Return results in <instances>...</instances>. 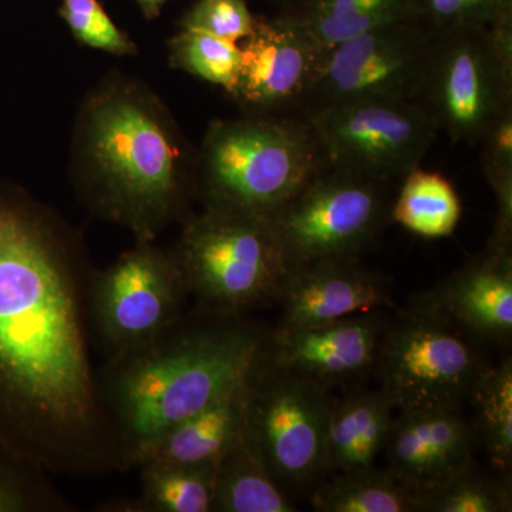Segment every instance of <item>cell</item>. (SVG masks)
Wrapping results in <instances>:
<instances>
[{"mask_svg":"<svg viewBox=\"0 0 512 512\" xmlns=\"http://www.w3.org/2000/svg\"><path fill=\"white\" fill-rule=\"evenodd\" d=\"M330 406L328 389L276 365L268 349L248 377L242 443L289 495L329 477Z\"/></svg>","mask_w":512,"mask_h":512,"instance_id":"cell-6","label":"cell"},{"mask_svg":"<svg viewBox=\"0 0 512 512\" xmlns=\"http://www.w3.org/2000/svg\"><path fill=\"white\" fill-rule=\"evenodd\" d=\"M170 249L195 305L231 315L275 303L288 269L268 218L256 215L202 208Z\"/></svg>","mask_w":512,"mask_h":512,"instance_id":"cell-5","label":"cell"},{"mask_svg":"<svg viewBox=\"0 0 512 512\" xmlns=\"http://www.w3.org/2000/svg\"><path fill=\"white\" fill-rule=\"evenodd\" d=\"M468 402L474 407V437L483 444L498 473L511 474L512 466V360L504 357L487 366L478 377Z\"/></svg>","mask_w":512,"mask_h":512,"instance_id":"cell-25","label":"cell"},{"mask_svg":"<svg viewBox=\"0 0 512 512\" xmlns=\"http://www.w3.org/2000/svg\"><path fill=\"white\" fill-rule=\"evenodd\" d=\"M397 312L377 365L394 409H461L487 367L476 345L440 320Z\"/></svg>","mask_w":512,"mask_h":512,"instance_id":"cell-9","label":"cell"},{"mask_svg":"<svg viewBox=\"0 0 512 512\" xmlns=\"http://www.w3.org/2000/svg\"><path fill=\"white\" fill-rule=\"evenodd\" d=\"M306 119L326 167L392 185L419 167L440 131L423 107L407 101L340 104Z\"/></svg>","mask_w":512,"mask_h":512,"instance_id":"cell-10","label":"cell"},{"mask_svg":"<svg viewBox=\"0 0 512 512\" xmlns=\"http://www.w3.org/2000/svg\"><path fill=\"white\" fill-rule=\"evenodd\" d=\"M269 336L245 315L195 305L156 338L110 355L97 379L124 471L140 467L165 431L247 382Z\"/></svg>","mask_w":512,"mask_h":512,"instance_id":"cell-3","label":"cell"},{"mask_svg":"<svg viewBox=\"0 0 512 512\" xmlns=\"http://www.w3.org/2000/svg\"><path fill=\"white\" fill-rule=\"evenodd\" d=\"M217 464H177L150 460L141 464L140 500L113 501L101 511L212 512Z\"/></svg>","mask_w":512,"mask_h":512,"instance_id":"cell-21","label":"cell"},{"mask_svg":"<svg viewBox=\"0 0 512 512\" xmlns=\"http://www.w3.org/2000/svg\"><path fill=\"white\" fill-rule=\"evenodd\" d=\"M74 187L87 210L136 241L192 215L198 150L147 84L111 74L87 94L72 146Z\"/></svg>","mask_w":512,"mask_h":512,"instance_id":"cell-2","label":"cell"},{"mask_svg":"<svg viewBox=\"0 0 512 512\" xmlns=\"http://www.w3.org/2000/svg\"><path fill=\"white\" fill-rule=\"evenodd\" d=\"M168 60L174 69L221 87L228 96L237 87L241 69L239 43L200 30L181 29L168 42Z\"/></svg>","mask_w":512,"mask_h":512,"instance_id":"cell-26","label":"cell"},{"mask_svg":"<svg viewBox=\"0 0 512 512\" xmlns=\"http://www.w3.org/2000/svg\"><path fill=\"white\" fill-rule=\"evenodd\" d=\"M394 406L383 389L352 386L332 399L328 429L329 476L375 466L394 420Z\"/></svg>","mask_w":512,"mask_h":512,"instance_id":"cell-18","label":"cell"},{"mask_svg":"<svg viewBox=\"0 0 512 512\" xmlns=\"http://www.w3.org/2000/svg\"><path fill=\"white\" fill-rule=\"evenodd\" d=\"M325 167L301 114L215 120L198 150L197 201L205 210L269 218Z\"/></svg>","mask_w":512,"mask_h":512,"instance_id":"cell-4","label":"cell"},{"mask_svg":"<svg viewBox=\"0 0 512 512\" xmlns=\"http://www.w3.org/2000/svg\"><path fill=\"white\" fill-rule=\"evenodd\" d=\"M136 2L138 8L143 12L144 18L153 20L160 16L161 10H163L168 0H136Z\"/></svg>","mask_w":512,"mask_h":512,"instance_id":"cell-33","label":"cell"},{"mask_svg":"<svg viewBox=\"0 0 512 512\" xmlns=\"http://www.w3.org/2000/svg\"><path fill=\"white\" fill-rule=\"evenodd\" d=\"M94 268L52 208L0 184V453L39 473H123L89 343Z\"/></svg>","mask_w":512,"mask_h":512,"instance_id":"cell-1","label":"cell"},{"mask_svg":"<svg viewBox=\"0 0 512 512\" xmlns=\"http://www.w3.org/2000/svg\"><path fill=\"white\" fill-rule=\"evenodd\" d=\"M386 328L380 309L312 328L279 326L271 330L268 355L276 365L325 389L352 387L377 372Z\"/></svg>","mask_w":512,"mask_h":512,"instance_id":"cell-15","label":"cell"},{"mask_svg":"<svg viewBox=\"0 0 512 512\" xmlns=\"http://www.w3.org/2000/svg\"><path fill=\"white\" fill-rule=\"evenodd\" d=\"M255 22L245 0H198L181 19L180 28L239 43L254 32Z\"/></svg>","mask_w":512,"mask_h":512,"instance_id":"cell-31","label":"cell"},{"mask_svg":"<svg viewBox=\"0 0 512 512\" xmlns=\"http://www.w3.org/2000/svg\"><path fill=\"white\" fill-rule=\"evenodd\" d=\"M420 18L436 30L490 28L512 16V0H416Z\"/></svg>","mask_w":512,"mask_h":512,"instance_id":"cell-30","label":"cell"},{"mask_svg":"<svg viewBox=\"0 0 512 512\" xmlns=\"http://www.w3.org/2000/svg\"><path fill=\"white\" fill-rule=\"evenodd\" d=\"M72 511L46 474L0 453V512Z\"/></svg>","mask_w":512,"mask_h":512,"instance_id":"cell-28","label":"cell"},{"mask_svg":"<svg viewBox=\"0 0 512 512\" xmlns=\"http://www.w3.org/2000/svg\"><path fill=\"white\" fill-rule=\"evenodd\" d=\"M439 32L420 16L397 20L323 53L302 116L359 101L416 103Z\"/></svg>","mask_w":512,"mask_h":512,"instance_id":"cell-8","label":"cell"},{"mask_svg":"<svg viewBox=\"0 0 512 512\" xmlns=\"http://www.w3.org/2000/svg\"><path fill=\"white\" fill-rule=\"evenodd\" d=\"M463 214L454 185L437 171L416 167L402 180L390 220L423 238L450 237Z\"/></svg>","mask_w":512,"mask_h":512,"instance_id":"cell-24","label":"cell"},{"mask_svg":"<svg viewBox=\"0 0 512 512\" xmlns=\"http://www.w3.org/2000/svg\"><path fill=\"white\" fill-rule=\"evenodd\" d=\"M284 2L289 3V2H291V0H284Z\"/></svg>","mask_w":512,"mask_h":512,"instance_id":"cell-34","label":"cell"},{"mask_svg":"<svg viewBox=\"0 0 512 512\" xmlns=\"http://www.w3.org/2000/svg\"><path fill=\"white\" fill-rule=\"evenodd\" d=\"M59 16L80 45L114 56L138 52L136 43L114 23L99 0H62Z\"/></svg>","mask_w":512,"mask_h":512,"instance_id":"cell-29","label":"cell"},{"mask_svg":"<svg viewBox=\"0 0 512 512\" xmlns=\"http://www.w3.org/2000/svg\"><path fill=\"white\" fill-rule=\"evenodd\" d=\"M476 440L461 409L403 410L387 437V470L400 483L424 494L474 463Z\"/></svg>","mask_w":512,"mask_h":512,"instance_id":"cell-17","label":"cell"},{"mask_svg":"<svg viewBox=\"0 0 512 512\" xmlns=\"http://www.w3.org/2000/svg\"><path fill=\"white\" fill-rule=\"evenodd\" d=\"M281 15L322 50L397 20L420 16L416 0H291Z\"/></svg>","mask_w":512,"mask_h":512,"instance_id":"cell-20","label":"cell"},{"mask_svg":"<svg viewBox=\"0 0 512 512\" xmlns=\"http://www.w3.org/2000/svg\"><path fill=\"white\" fill-rule=\"evenodd\" d=\"M392 184L325 167L269 217L286 266L356 259L390 220Z\"/></svg>","mask_w":512,"mask_h":512,"instance_id":"cell-7","label":"cell"},{"mask_svg":"<svg viewBox=\"0 0 512 512\" xmlns=\"http://www.w3.org/2000/svg\"><path fill=\"white\" fill-rule=\"evenodd\" d=\"M416 103L454 143H480L495 117L512 106V62L490 29L439 32Z\"/></svg>","mask_w":512,"mask_h":512,"instance_id":"cell-12","label":"cell"},{"mask_svg":"<svg viewBox=\"0 0 512 512\" xmlns=\"http://www.w3.org/2000/svg\"><path fill=\"white\" fill-rule=\"evenodd\" d=\"M291 495L239 439L215 466L212 512H296Z\"/></svg>","mask_w":512,"mask_h":512,"instance_id":"cell-23","label":"cell"},{"mask_svg":"<svg viewBox=\"0 0 512 512\" xmlns=\"http://www.w3.org/2000/svg\"><path fill=\"white\" fill-rule=\"evenodd\" d=\"M511 474H488L468 466L447 483L421 494V512H510Z\"/></svg>","mask_w":512,"mask_h":512,"instance_id":"cell-27","label":"cell"},{"mask_svg":"<svg viewBox=\"0 0 512 512\" xmlns=\"http://www.w3.org/2000/svg\"><path fill=\"white\" fill-rule=\"evenodd\" d=\"M483 144V170H512V106L495 117L487 127Z\"/></svg>","mask_w":512,"mask_h":512,"instance_id":"cell-32","label":"cell"},{"mask_svg":"<svg viewBox=\"0 0 512 512\" xmlns=\"http://www.w3.org/2000/svg\"><path fill=\"white\" fill-rule=\"evenodd\" d=\"M239 49L241 69L231 97L244 114H301L325 50L281 13L256 16L254 32L239 42Z\"/></svg>","mask_w":512,"mask_h":512,"instance_id":"cell-13","label":"cell"},{"mask_svg":"<svg viewBox=\"0 0 512 512\" xmlns=\"http://www.w3.org/2000/svg\"><path fill=\"white\" fill-rule=\"evenodd\" d=\"M245 386L247 382L165 431L151 448L146 461L217 464L241 439Z\"/></svg>","mask_w":512,"mask_h":512,"instance_id":"cell-19","label":"cell"},{"mask_svg":"<svg viewBox=\"0 0 512 512\" xmlns=\"http://www.w3.org/2000/svg\"><path fill=\"white\" fill-rule=\"evenodd\" d=\"M412 311L440 320L474 345H510L512 339V249L487 242L480 254L414 296Z\"/></svg>","mask_w":512,"mask_h":512,"instance_id":"cell-14","label":"cell"},{"mask_svg":"<svg viewBox=\"0 0 512 512\" xmlns=\"http://www.w3.org/2000/svg\"><path fill=\"white\" fill-rule=\"evenodd\" d=\"M312 490L318 512H421V494L375 466L330 474Z\"/></svg>","mask_w":512,"mask_h":512,"instance_id":"cell-22","label":"cell"},{"mask_svg":"<svg viewBox=\"0 0 512 512\" xmlns=\"http://www.w3.org/2000/svg\"><path fill=\"white\" fill-rule=\"evenodd\" d=\"M188 295L171 249L136 241L109 268L94 269L90 328L110 355L156 338L185 312Z\"/></svg>","mask_w":512,"mask_h":512,"instance_id":"cell-11","label":"cell"},{"mask_svg":"<svg viewBox=\"0 0 512 512\" xmlns=\"http://www.w3.org/2000/svg\"><path fill=\"white\" fill-rule=\"evenodd\" d=\"M389 279L356 259H320L288 266L275 303L282 328H312L356 313L390 308Z\"/></svg>","mask_w":512,"mask_h":512,"instance_id":"cell-16","label":"cell"}]
</instances>
